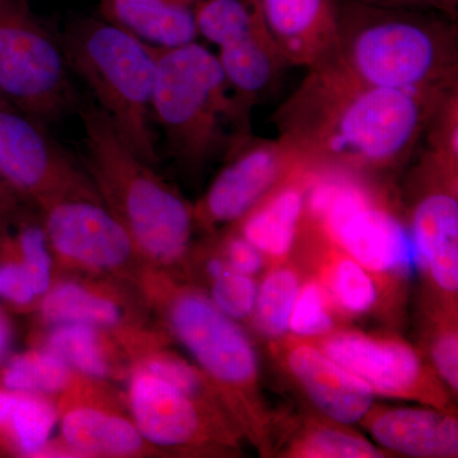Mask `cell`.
<instances>
[{"instance_id":"6da1fadb","label":"cell","mask_w":458,"mask_h":458,"mask_svg":"<svg viewBox=\"0 0 458 458\" xmlns=\"http://www.w3.org/2000/svg\"><path fill=\"white\" fill-rule=\"evenodd\" d=\"M447 96L370 86L325 63L307 71L271 120L312 167L373 176L409 159Z\"/></svg>"},{"instance_id":"7a4b0ae2","label":"cell","mask_w":458,"mask_h":458,"mask_svg":"<svg viewBox=\"0 0 458 458\" xmlns=\"http://www.w3.org/2000/svg\"><path fill=\"white\" fill-rule=\"evenodd\" d=\"M333 63L360 82L423 95L458 90L457 22L429 12L339 0Z\"/></svg>"},{"instance_id":"3957f363","label":"cell","mask_w":458,"mask_h":458,"mask_svg":"<svg viewBox=\"0 0 458 458\" xmlns=\"http://www.w3.org/2000/svg\"><path fill=\"white\" fill-rule=\"evenodd\" d=\"M84 168L105 207L128 229L143 260L170 267L186 258L194 207L135 155L95 104L80 108Z\"/></svg>"},{"instance_id":"277c9868","label":"cell","mask_w":458,"mask_h":458,"mask_svg":"<svg viewBox=\"0 0 458 458\" xmlns=\"http://www.w3.org/2000/svg\"><path fill=\"white\" fill-rule=\"evenodd\" d=\"M251 111L204 45L158 50L152 114L179 164L199 168L219 153L231 155L252 137Z\"/></svg>"},{"instance_id":"5b68a950","label":"cell","mask_w":458,"mask_h":458,"mask_svg":"<svg viewBox=\"0 0 458 458\" xmlns=\"http://www.w3.org/2000/svg\"><path fill=\"white\" fill-rule=\"evenodd\" d=\"M66 65L83 81L123 140L158 161L150 126L158 49L102 18H81L60 38Z\"/></svg>"},{"instance_id":"8992f818","label":"cell","mask_w":458,"mask_h":458,"mask_svg":"<svg viewBox=\"0 0 458 458\" xmlns=\"http://www.w3.org/2000/svg\"><path fill=\"white\" fill-rule=\"evenodd\" d=\"M162 288L165 321L172 334L218 391L238 432L267 451L271 418L262 400L260 369L251 340L209 295L181 286Z\"/></svg>"},{"instance_id":"52a82bcc","label":"cell","mask_w":458,"mask_h":458,"mask_svg":"<svg viewBox=\"0 0 458 458\" xmlns=\"http://www.w3.org/2000/svg\"><path fill=\"white\" fill-rule=\"evenodd\" d=\"M0 86L12 106L42 123L77 105L60 38L27 0H0Z\"/></svg>"},{"instance_id":"ba28073f","label":"cell","mask_w":458,"mask_h":458,"mask_svg":"<svg viewBox=\"0 0 458 458\" xmlns=\"http://www.w3.org/2000/svg\"><path fill=\"white\" fill-rule=\"evenodd\" d=\"M0 181L12 194L40 208L68 198L101 201L86 168L75 164L44 123L11 104L0 107Z\"/></svg>"},{"instance_id":"9c48e42d","label":"cell","mask_w":458,"mask_h":458,"mask_svg":"<svg viewBox=\"0 0 458 458\" xmlns=\"http://www.w3.org/2000/svg\"><path fill=\"white\" fill-rule=\"evenodd\" d=\"M311 342L375 394L448 409L450 390L420 352L403 340L335 330Z\"/></svg>"},{"instance_id":"30bf717a","label":"cell","mask_w":458,"mask_h":458,"mask_svg":"<svg viewBox=\"0 0 458 458\" xmlns=\"http://www.w3.org/2000/svg\"><path fill=\"white\" fill-rule=\"evenodd\" d=\"M128 405L132 423L150 447L189 451L236 443L238 430L232 424L138 366L129 381Z\"/></svg>"},{"instance_id":"8fae6325","label":"cell","mask_w":458,"mask_h":458,"mask_svg":"<svg viewBox=\"0 0 458 458\" xmlns=\"http://www.w3.org/2000/svg\"><path fill=\"white\" fill-rule=\"evenodd\" d=\"M51 251L95 273L128 270L143 260L128 229L96 199H60L41 208Z\"/></svg>"},{"instance_id":"7c38bea8","label":"cell","mask_w":458,"mask_h":458,"mask_svg":"<svg viewBox=\"0 0 458 458\" xmlns=\"http://www.w3.org/2000/svg\"><path fill=\"white\" fill-rule=\"evenodd\" d=\"M302 161L279 138H250L228 156L227 165L195 205V223L203 227L234 225Z\"/></svg>"},{"instance_id":"4fadbf2b","label":"cell","mask_w":458,"mask_h":458,"mask_svg":"<svg viewBox=\"0 0 458 458\" xmlns=\"http://www.w3.org/2000/svg\"><path fill=\"white\" fill-rule=\"evenodd\" d=\"M423 165L433 185L424 192L410 216V232L420 267L437 289L454 297L458 292L457 168L426 150Z\"/></svg>"},{"instance_id":"5bb4252c","label":"cell","mask_w":458,"mask_h":458,"mask_svg":"<svg viewBox=\"0 0 458 458\" xmlns=\"http://www.w3.org/2000/svg\"><path fill=\"white\" fill-rule=\"evenodd\" d=\"M283 369L325 419L351 424L363 420L375 405V394L331 360L311 340L292 337L276 345Z\"/></svg>"},{"instance_id":"9a60e30c","label":"cell","mask_w":458,"mask_h":458,"mask_svg":"<svg viewBox=\"0 0 458 458\" xmlns=\"http://www.w3.org/2000/svg\"><path fill=\"white\" fill-rule=\"evenodd\" d=\"M271 38L289 66L306 71L334 56L339 0H259Z\"/></svg>"},{"instance_id":"2e32d148","label":"cell","mask_w":458,"mask_h":458,"mask_svg":"<svg viewBox=\"0 0 458 458\" xmlns=\"http://www.w3.org/2000/svg\"><path fill=\"white\" fill-rule=\"evenodd\" d=\"M312 165L302 161L267 197L234 223V231L255 246L265 259L283 262L302 236L306 194Z\"/></svg>"},{"instance_id":"e0dca14e","label":"cell","mask_w":458,"mask_h":458,"mask_svg":"<svg viewBox=\"0 0 458 458\" xmlns=\"http://www.w3.org/2000/svg\"><path fill=\"white\" fill-rule=\"evenodd\" d=\"M361 424L385 451L419 458L458 456L457 418L447 409L373 405Z\"/></svg>"},{"instance_id":"ac0fdd59","label":"cell","mask_w":458,"mask_h":458,"mask_svg":"<svg viewBox=\"0 0 458 458\" xmlns=\"http://www.w3.org/2000/svg\"><path fill=\"white\" fill-rule=\"evenodd\" d=\"M102 18L158 50L198 41L200 0H98Z\"/></svg>"},{"instance_id":"d6986e66","label":"cell","mask_w":458,"mask_h":458,"mask_svg":"<svg viewBox=\"0 0 458 458\" xmlns=\"http://www.w3.org/2000/svg\"><path fill=\"white\" fill-rule=\"evenodd\" d=\"M60 438L72 456L135 457L150 448L131 419L95 405L65 410Z\"/></svg>"},{"instance_id":"ffe728a7","label":"cell","mask_w":458,"mask_h":458,"mask_svg":"<svg viewBox=\"0 0 458 458\" xmlns=\"http://www.w3.org/2000/svg\"><path fill=\"white\" fill-rule=\"evenodd\" d=\"M216 55L232 92L251 110L289 66L267 26L219 47Z\"/></svg>"},{"instance_id":"44dd1931","label":"cell","mask_w":458,"mask_h":458,"mask_svg":"<svg viewBox=\"0 0 458 458\" xmlns=\"http://www.w3.org/2000/svg\"><path fill=\"white\" fill-rule=\"evenodd\" d=\"M40 315L45 324H86L113 330L125 319L122 304L110 295L73 280L53 284L40 298Z\"/></svg>"},{"instance_id":"7402d4cb","label":"cell","mask_w":458,"mask_h":458,"mask_svg":"<svg viewBox=\"0 0 458 458\" xmlns=\"http://www.w3.org/2000/svg\"><path fill=\"white\" fill-rule=\"evenodd\" d=\"M324 243L325 261L316 278L327 288L340 316L358 318L367 315L378 302V282L369 271L348 254L306 228Z\"/></svg>"},{"instance_id":"603a6c76","label":"cell","mask_w":458,"mask_h":458,"mask_svg":"<svg viewBox=\"0 0 458 458\" xmlns=\"http://www.w3.org/2000/svg\"><path fill=\"white\" fill-rule=\"evenodd\" d=\"M104 331L86 324L54 325L42 346L62 358L75 375L105 381L114 375V366Z\"/></svg>"},{"instance_id":"cb8c5ba5","label":"cell","mask_w":458,"mask_h":458,"mask_svg":"<svg viewBox=\"0 0 458 458\" xmlns=\"http://www.w3.org/2000/svg\"><path fill=\"white\" fill-rule=\"evenodd\" d=\"M387 451L378 447L345 424L327 419L307 421L286 443L282 456L291 458H381Z\"/></svg>"},{"instance_id":"d4e9b609","label":"cell","mask_w":458,"mask_h":458,"mask_svg":"<svg viewBox=\"0 0 458 458\" xmlns=\"http://www.w3.org/2000/svg\"><path fill=\"white\" fill-rule=\"evenodd\" d=\"M75 373L62 358L41 346L14 355L2 367V387L16 394L54 396L64 394Z\"/></svg>"},{"instance_id":"484cf974","label":"cell","mask_w":458,"mask_h":458,"mask_svg":"<svg viewBox=\"0 0 458 458\" xmlns=\"http://www.w3.org/2000/svg\"><path fill=\"white\" fill-rule=\"evenodd\" d=\"M303 279L300 271L276 262L258 285L252 324L267 339L279 342L289 333V319Z\"/></svg>"},{"instance_id":"4316f807","label":"cell","mask_w":458,"mask_h":458,"mask_svg":"<svg viewBox=\"0 0 458 458\" xmlns=\"http://www.w3.org/2000/svg\"><path fill=\"white\" fill-rule=\"evenodd\" d=\"M56 423L57 410L49 397L18 394L16 408L3 433L18 454L38 457L49 445Z\"/></svg>"},{"instance_id":"83f0119b","label":"cell","mask_w":458,"mask_h":458,"mask_svg":"<svg viewBox=\"0 0 458 458\" xmlns=\"http://www.w3.org/2000/svg\"><path fill=\"white\" fill-rule=\"evenodd\" d=\"M205 270L212 302L234 321L251 318L259 285L255 276L232 269L222 255L209 259Z\"/></svg>"},{"instance_id":"f1b7e54d","label":"cell","mask_w":458,"mask_h":458,"mask_svg":"<svg viewBox=\"0 0 458 458\" xmlns=\"http://www.w3.org/2000/svg\"><path fill=\"white\" fill-rule=\"evenodd\" d=\"M337 313L327 288L316 276L303 280L289 319V333L315 340L336 330Z\"/></svg>"},{"instance_id":"f546056e","label":"cell","mask_w":458,"mask_h":458,"mask_svg":"<svg viewBox=\"0 0 458 458\" xmlns=\"http://www.w3.org/2000/svg\"><path fill=\"white\" fill-rule=\"evenodd\" d=\"M14 246L20 261L31 278L36 295L40 300L54 284L53 251L44 227L35 223L21 225Z\"/></svg>"},{"instance_id":"4dcf8cb0","label":"cell","mask_w":458,"mask_h":458,"mask_svg":"<svg viewBox=\"0 0 458 458\" xmlns=\"http://www.w3.org/2000/svg\"><path fill=\"white\" fill-rule=\"evenodd\" d=\"M432 369L450 393L458 391V333L456 322H443L429 345Z\"/></svg>"},{"instance_id":"1f68e13d","label":"cell","mask_w":458,"mask_h":458,"mask_svg":"<svg viewBox=\"0 0 458 458\" xmlns=\"http://www.w3.org/2000/svg\"><path fill=\"white\" fill-rule=\"evenodd\" d=\"M0 297L17 307L31 306L38 300L20 259L0 265Z\"/></svg>"},{"instance_id":"d6a6232c","label":"cell","mask_w":458,"mask_h":458,"mask_svg":"<svg viewBox=\"0 0 458 458\" xmlns=\"http://www.w3.org/2000/svg\"><path fill=\"white\" fill-rule=\"evenodd\" d=\"M221 255L232 269L256 276L265 265V256L236 231L223 242Z\"/></svg>"},{"instance_id":"836d02e7","label":"cell","mask_w":458,"mask_h":458,"mask_svg":"<svg viewBox=\"0 0 458 458\" xmlns=\"http://www.w3.org/2000/svg\"><path fill=\"white\" fill-rule=\"evenodd\" d=\"M384 7L411 9V11L429 12L441 14L457 22L458 0H363Z\"/></svg>"},{"instance_id":"e575fe53","label":"cell","mask_w":458,"mask_h":458,"mask_svg":"<svg viewBox=\"0 0 458 458\" xmlns=\"http://www.w3.org/2000/svg\"><path fill=\"white\" fill-rule=\"evenodd\" d=\"M18 394L0 386V432H4L12 412L16 408Z\"/></svg>"},{"instance_id":"d590c367","label":"cell","mask_w":458,"mask_h":458,"mask_svg":"<svg viewBox=\"0 0 458 458\" xmlns=\"http://www.w3.org/2000/svg\"><path fill=\"white\" fill-rule=\"evenodd\" d=\"M13 331L7 316L0 311V369L7 360L9 351H11Z\"/></svg>"},{"instance_id":"8d00e7d4","label":"cell","mask_w":458,"mask_h":458,"mask_svg":"<svg viewBox=\"0 0 458 458\" xmlns=\"http://www.w3.org/2000/svg\"><path fill=\"white\" fill-rule=\"evenodd\" d=\"M12 192L5 188L4 183L0 181V223L4 218L5 214L11 209L12 203H13V198H12Z\"/></svg>"},{"instance_id":"74e56055","label":"cell","mask_w":458,"mask_h":458,"mask_svg":"<svg viewBox=\"0 0 458 458\" xmlns=\"http://www.w3.org/2000/svg\"><path fill=\"white\" fill-rule=\"evenodd\" d=\"M8 99L5 98L4 90H3L2 86H0V107L5 106V105H8Z\"/></svg>"}]
</instances>
